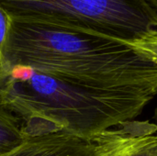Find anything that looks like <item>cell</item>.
Segmentation results:
<instances>
[{
  "instance_id": "6da1fadb",
  "label": "cell",
  "mask_w": 157,
  "mask_h": 156,
  "mask_svg": "<svg viewBox=\"0 0 157 156\" xmlns=\"http://www.w3.org/2000/svg\"><path fill=\"white\" fill-rule=\"evenodd\" d=\"M0 63L100 90L157 95V63L128 43L45 21L12 17Z\"/></svg>"
},
{
  "instance_id": "7a4b0ae2",
  "label": "cell",
  "mask_w": 157,
  "mask_h": 156,
  "mask_svg": "<svg viewBox=\"0 0 157 156\" xmlns=\"http://www.w3.org/2000/svg\"><path fill=\"white\" fill-rule=\"evenodd\" d=\"M154 97L86 87L25 66L0 63V104L29 138L65 132L85 140L135 120Z\"/></svg>"
},
{
  "instance_id": "3957f363",
  "label": "cell",
  "mask_w": 157,
  "mask_h": 156,
  "mask_svg": "<svg viewBox=\"0 0 157 156\" xmlns=\"http://www.w3.org/2000/svg\"><path fill=\"white\" fill-rule=\"evenodd\" d=\"M13 18L50 22L120 41L135 40L149 15L147 0H0Z\"/></svg>"
},
{
  "instance_id": "277c9868",
  "label": "cell",
  "mask_w": 157,
  "mask_h": 156,
  "mask_svg": "<svg viewBox=\"0 0 157 156\" xmlns=\"http://www.w3.org/2000/svg\"><path fill=\"white\" fill-rule=\"evenodd\" d=\"M97 156H157V126L132 120L91 139Z\"/></svg>"
},
{
  "instance_id": "5b68a950",
  "label": "cell",
  "mask_w": 157,
  "mask_h": 156,
  "mask_svg": "<svg viewBox=\"0 0 157 156\" xmlns=\"http://www.w3.org/2000/svg\"><path fill=\"white\" fill-rule=\"evenodd\" d=\"M0 156H97L91 140L57 132L30 137L21 145Z\"/></svg>"
},
{
  "instance_id": "8992f818",
  "label": "cell",
  "mask_w": 157,
  "mask_h": 156,
  "mask_svg": "<svg viewBox=\"0 0 157 156\" xmlns=\"http://www.w3.org/2000/svg\"><path fill=\"white\" fill-rule=\"evenodd\" d=\"M27 139L22 120L0 104V155L11 152Z\"/></svg>"
},
{
  "instance_id": "52a82bcc",
  "label": "cell",
  "mask_w": 157,
  "mask_h": 156,
  "mask_svg": "<svg viewBox=\"0 0 157 156\" xmlns=\"http://www.w3.org/2000/svg\"><path fill=\"white\" fill-rule=\"evenodd\" d=\"M128 44L144 57L157 63V35L128 42Z\"/></svg>"
},
{
  "instance_id": "ba28073f",
  "label": "cell",
  "mask_w": 157,
  "mask_h": 156,
  "mask_svg": "<svg viewBox=\"0 0 157 156\" xmlns=\"http://www.w3.org/2000/svg\"><path fill=\"white\" fill-rule=\"evenodd\" d=\"M12 17L0 6V54L2 53L10 29Z\"/></svg>"
},
{
  "instance_id": "9c48e42d",
  "label": "cell",
  "mask_w": 157,
  "mask_h": 156,
  "mask_svg": "<svg viewBox=\"0 0 157 156\" xmlns=\"http://www.w3.org/2000/svg\"><path fill=\"white\" fill-rule=\"evenodd\" d=\"M147 2L150 4V6L156 11L157 13V0H147Z\"/></svg>"
},
{
  "instance_id": "30bf717a",
  "label": "cell",
  "mask_w": 157,
  "mask_h": 156,
  "mask_svg": "<svg viewBox=\"0 0 157 156\" xmlns=\"http://www.w3.org/2000/svg\"><path fill=\"white\" fill-rule=\"evenodd\" d=\"M155 123L156 124L157 126V108H155Z\"/></svg>"
}]
</instances>
